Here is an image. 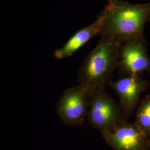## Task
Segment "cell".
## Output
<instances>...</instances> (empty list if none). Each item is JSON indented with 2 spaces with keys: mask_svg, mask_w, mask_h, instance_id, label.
<instances>
[{
  "mask_svg": "<svg viewBox=\"0 0 150 150\" xmlns=\"http://www.w3.org/2000/svg\"><path fill=\"white\" fill-rule=\"evenodd\" d=\"M98 16L102 24L100 35L110 36L122 45L134 39H144V28L150 18V2L132 4L123 0H107Z\"/></svg>",
  "mask_w": 150,
  "mask_h": 150,
  "instance_id": "cell-1",
  "label": "cell"
},
{
  "mask_svg": "<svg viewBox=\"0 0 150 150\" xmlns=\"http://www.w3.org/2000/svg\"><path fill=\"white\" fill-rule=\"evenodd\" d=\"M149 85L147 81L139 75H127L110 84L109 86L119 97L120 106L125 120H128L138 105L141 93Z\"/></svg>",
  "mask_w": 150,
  "mask_h": 150,
  "instance_id": "cell-7",
  "label": "cell"
},
{
  "mask_svg": "<svg viewBox=\"0 0 150 150\" xmlns=\"http://www.w3.org/2000/svg\"><path fill=\"white\" fill-rule=\"evenodd\" d=\"M134 122L143 131L150 143V95L145 97L141 101Z\"/></svg>",
  "mask_w": 150,
  "mask_h": 150,
  "instance_id": "cell-9",
  "label": "cell"
},
{
  "mask_svg": "<svg viewBox=\"0 0 150 150\" xmlns=\"http://www.w3.org/2000/svg\"><path fill=\"white\" fill-rule=\"evenodd\" d=\"M121 45L110 36H101L96 46L84 60L79 70L77 80L88 93L98 88H105L112 82Z\"/></svg>",
  "mask_w": 150,
  "mask_h": 150,
  "instance_id": "cell-2",
  "label": "cell"
},
{
  "mask_svg": "<svg viewBox=\"0 0 150 150\" xmlns=\"http://www.w3.org/2000/svg\"><path fill=\"white\" fill-rule=\"evenodd\" d=\"M88 107V92L79 84L64 92L57 103L56 113L64 125L82 126L87 116Z\"/></svg>",
  "mask_w": 150,
  "mask_h": 150,
  "instance_id": "cell-4",
  "label": "cell"
},
{
  "mask_svg": "<svg viewBox=\"0 0 150 150\" xmlns=\"http://www.w3.org/2000/svg\"><path fill=\"white\" fill-rule=\"evenodd\" d=\"M101 133L114 150H150V142L143 131L134 122L124 118L112 129Z\"/></svg>",
  "mask_w": 150,
  "mask_h": 150,
  "instance_id": "cell-5",
  "label": "cell"
},
{
  "mask_svg": "<svg viewBox=\"0 0 150 150\" xmlns=\"http://www.w3.org/2000/svg\"><path fill=\"white\" fill-rule=\"evenodd\" d=\"M101 24V18L98 16L96 21L77 31L61 48L56 50L54 52V57L58 59H63L72 56L92 38L100 35Z\"/></svg>",
  "mask_w": 150,
  "mask_h": 150,
  "instance_id": "cell-8",
  "label": "cell"
},
{
  "mask_svg": "<svg viewBox=\"0 0 150 150\" xmlns=\"http://www.w3.org/2000/svg\"><path fill=\"white\" fill-rule=\"evenodd\" d=\"M87 120L100 132L107 131L123 119L120 106L105 91L98 88L89 93Z\"/></svg>",
  "mask_w": 150,
  "mask_h": 150,
  "instance_id": "cell-3",
  "label": "cell"
},
{
  "mask_svg": "<svg viewBox=\"0 0 150 150\" xmlns=\"http://www.w3.org/2000/svg\"><path fill=\"white\" fill-rule=\"evenodd\" d=\"M149 21H150V20H149Z\"/></svg>",
  "mask_w": 150,
  "mask_h": 150,
  "instance_id": "cell-10",
  "label": "cell"
},
{
  "mask_svg": "<svg viewBox=\"0 0 150 150\" xmlns=\"http://www.w3.org/2000/svg\"><path fill=\"white\" fill-rule=\"evenodd\" d=\"M118 67L126 76H141L145 72H150V59L145 38L131 40L121 46Z\"/></svg>",
  "mask_w": 150,
  "mask_h": 150,
  "instance_id": "cell-6",
  "label": "cell"
}]
</instances>
